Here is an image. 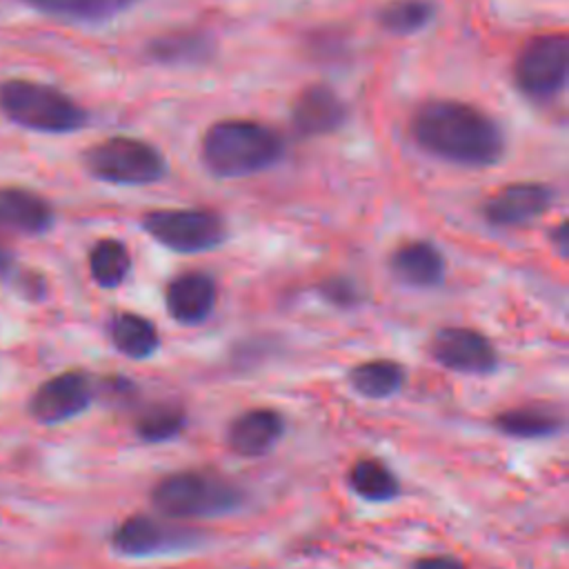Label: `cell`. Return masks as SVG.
<instances>
[{"mask_svg":"<svg viewBox=\"0 0 569 569\" xmlns=\"http://www.w3.org/2000/svg\"><path fill=\"white\" fill-rule=\"evenodd\" d=\"M569 44L565 33H542L531 38L513 67L518 89L531 100H551L567 84Z\"/></svg>","mask_w":569,"mask_h":569,"instance_id":"7","label":"cell"},{"mask_svg":"<svg viewBox=\"0 0 569 569\" xmlns=\"http://www.w3.org/2000/svg\"><path fill=\"white\" fill-rule=\"evenodd\" d=\"M242 500L240 487L209 471H176L151 489L153 507L169 520L224 516L236 511Z\"/></svg>","mask_w":569,"mask_h":569,"instance_id":"3","label":"cell"},{"mask_svg":"<svg viewBox=\"0 0 569 569\" xmlns=\"http://www.w3.org/2000/svg\"><path fill=\"white\" fill-rule=\"evenodd\" d=\"M93 382L84 371H62L44 380L29 400V413L42 425L67 422L89 409Z\"/></svg>","mask_w":569,"mask_h":569,"instance_id":"10","label":"cell"},{"mask_svg":"<svg viewBox=\"0 0 569 569\" xmlns=\"http://www.w3.org/2000/svg\"><path fill=\"white\" fill-rule=\"evenodd\" d=\"M216 302V280L204 271H184L176 276L164 289V307L169 316L184 327L204 322L213 313Z\"/></svg>","mask_w":569,"mask_h":569,"instance_id":"12","label":"cell"},{"mask_svg":"<svg viewBox=\"0 0 569 569\" xmlns=\"http://www.w3.org/2000/svg\"><path fill=\"white\" fill-rule=\"evenodd\" d=\"M0 224L20 233L38 236L51 229L53 209L36 191L22 187L0 189Z\"/></svg>","mask_w":569,"mask_h":569,"instance_id":"16","label":"cell"},{"mask_svg":"<svg viewBox=\"0 0 569 569\" xmlns=\"http://www.w3.org/2000/svg\"><path fill=\"white\" fill-rule=\"evenodd\" d=\"M0 109L16 124L40 133H71L84 127V109L56 87L33 80L0 84Z\"/></svg>","mask_w":569,"mask_h":569,"instance_id":"4","label":"cell"},{"mask_svg":"<svg viewBox=\"0 0 569 569\" xmlns=\"http://www.w3.org/2000/svg\"><path fill=\"white\" fill-rule=\"evenodd\" d=\"M567 224L565 222H560L558 224V229H556V242H558V247H560V253L565 256L567 253Z\"/></svg>","mask_w":569,"mask_h":569,"instance_id":"28","label":"cell"},{"mask_svg":"<svg viewBox=\"0 0 569 569\" xmlns=\"http://www.w3.org/2000/svg\"><path fill=\"white\" fill-rule=\"evenodd\" d=\"M87 171L102 182L120 187H144L160 182L167 173L164 156L149 142L113 136L84 151Z\"/></svg>","mask_w":569,"mask_h":569,"instance_id":"5","label":"cell"},{"mask_svg":"<svg viewBox=\"0 0 569 569\" xmlns=\"http://www.w3.org/2000/svg\"><path fill=\"white\" fill-rule=\"evenodd\" d=\"M9 269H11V256L0 244V273H9Z\"/></svg>","mask_w":569,"mask_h":569,"instance_id":"29","label":"cell"},{"mask_svg":"<svg viewBox=\"0 0 569 569\" xmlns=\"http://www.w3.org/2000/svg\"><path fill=\"white\" fill-rule=\"evenodd\" d=\"M202 162L218 178H242L273 167L284 153L282 136L256 120L213 122L202 138Z\"/></svg>","mask_w":569,"mask_h":569,"instance_id":"2","label":"cell"},{"mask_svg":"<svg viewBox=\"0 0 569 569\" xmlns=\"http://www.w3.org/2000/svg\"><path fill=\"white\" fill-rule=\"evenodd\" d=\"M347 120V107L340 96L322 84L307 87L291 104V122L302 136H327L338 131Z\"/></svg>","mask_w":569,"mask_h":569,"instance_id":"14","label":"cell"},{"mask_svg":"<svg viewBox=\"0 0 569 569\" xmlns=\"http://www.w3.org/2000/svg\"><path fill=\"white\" fill-rule=\"evenodd\" d=\"M131 271L129 249L116 238L98 240L89 251V273L102 289L120 287Z\"/></svg>","mask_w":569,"mask_h":569,"instance_id":"22","label":"cell"},{"mask_svg":"<svg viewBox=\"0 0 569 569\" xmlns=\"http://www.w3.org/2000/svg\"><path fill=\"white\" fill-rule=\"evenodd\" d=\"M407 371L400 362L389 358H376L358 362L349 369L347 380L351 389L369 400H385L396 396L405 385Z\"/></svg>","mask_w":569,"mask_h":569,"instance_id":"20","label":"cell"},{"mask_svg":"<svg viewBox=\"0 0 569 569\" xmlns=\"http://www.w3.org/2000/svg\"><path fill=\"white\" fill-rule=\"evenodd\" d=\"M318 289H320V296L336 307H353L358 302V289L349 278H342V276L329 278Z\"/></svg>","mask_w":569,"mask_h":569,"instance_id":"26","label":"cell"},{"mask_svg":"<svg viewBox=\"0 0 569 569\" xmlns=\"http://www.w3.org/2000/svg\"><path fill=\"white\" fill-rule=\"evenodd\" d=\"M413 569H467V567L453 556H427L416 560Z\"/></svg>","mask_w":569,"mask_h":569,"instance_id":"27","label":"cell"},{"mask_svg":"<svg viewBox=\"0 0 569 569\" xmlns=\"http://www.w3.org/2000/svg\"><path fill=\"white\" fill-rule=\"evenodd\" d=\"M553 204V189L542 182H513L482 204V218L493 227H522Z\"/></svg>","mask_w":569,"mask_h":569,"instance_id":"11","label":"cell"},{"mask_svg":"<svg viewBox=\"0 0 569 569\" xmlns=\"http://www.w3.org/2000/svg\"><path fill=\"white\" fill-rule=\"evenodd\" d=\"M198 542V533L167 520L136 513L124 518L111 533V547L124 558H158L180 553Z\"/></svg>","mask_w":569,"mask_h":569,"instance_id":"8","label":"cell"},{"mask_svg":"<svg viewBox=\"0 0 569 569\" xmlns=\"http://www.w3.org/2000/svg\"><path fill=\"white\" fill-rule=\"evenodd\" d=\"M187 425V413L180 405L160 402L144 409L136 420V436L144 442L173 440Z\"/></svg>","mask_w":569,"mask_h":569,"instance_id":"25","label":"cell"},{"mask_svg":"<svg viewBox=\"0 0 569 569\" xmlns=\"http://www.w3.org/2000/svg\"><path fill=\"white\" fill-rule=\"evenodd\" d=\"M413 140L431 156L460 167H493L505 156V133L482 109L460 100H429L411 118Z\"/></svg>","mask_w":569,"mask_h":569,"instance_id":"1","label":"cell"},{"mask_svg":"<svg viewBox=\"0 0 569 569\" xmlns=\"http://www.w3.org/2000/svg\"><path fill=\"white\" fill-rule=\"evenodd\" d=\"M24 2L49 16L98 22L127 11L138 0H24Z\"/></svg>","mask_w":569,"mask_h":569,"instance_id":"23","label":"cell"},{"mask_svg":"<svg viewBox=\"0 0 569 569\" xmlns=\"http://www.w3.org/2000/svg\"><path fill=\"white\" fill-rule=\"evenodd\" d=\"M142 229L178 253H202L227 240L224 220L209 209H156L142 218Z\"/></svg>","mask_w":569,"mask_h":569,"instance_id":"6","label":"cell"},{"mask_svg":"<svg viewBox=\"0 0 569 569\" xmlns=\"http://www.w3.org/2000/svg\"><path fill=\"white\" fill-rule=\"evenodd\" d=\"M391 273L407 287L431 289L445 280L447 260L442 251L429 240H409L400 244L389 258Z\"/></svg>","mask_w":569,"mask_h":569,"instance_id":"15","label":"cell"},{"mask_svg":"<svg viewBox=\"0 0 569 569\" xmlns=\"http://www.w3.org/2000/svg\"><path fill=\"white\" fill-rule=\"evenodd\" d=\"M493 427L509 438L540 440V438L558 436L565 422H562V416L547 405H525V407H511L496 413Z\"/></svg>","mask_w":569,"mask_h":569,"instance_id":"17","label":"cell"},{"mask_svg":"<svg viewBox=\"0 0 569 569\" xmlns=\"http://www.w3.org/2000/svg\"><path fill=\"white\" fill-rule=\"evenodd\" d=\"M284 436V418L269 407L247 409L227 427V445L242 458H258L269 453Z\"/></svg>","mask_w":569,"mask_h":569,"instance_id":"13","label":"cell"},{"mask_svg":"<svg viewBox=\"0 0 569 569\" xmlns=\"http://www.w3.org/2000/svg\"><path fill=\"white\" fill-rule=\"evenodd\" d=\"M436 16L431 0H389L378 11V22L385 31L396 36H409L422 31Z\"/></svg>","mask_w":569,"mask_h":569,"instance_id":"24","label":"cell"},{"mask_svg":"<svg viewBox=\"0 0 569 569\" xmlns=\"http://www.w3.org/2000/svg\"><path fill=\"white\" fill-rule=\"evenodd\" d=\"M349 489L365 502H389L400 493L398 476L378 458H360L349 467Z\"/></svg>","mask_w":569,"mask_h":569,"instance_id":"21","label":"cell"},{"mask_svg":"<svg viewBox=\"0 0 569 569\" xmlns=\"http://www.w3.org/2000/svg\"><path fill=\"white\" fill-rule=\"evenodd\" d=\"M109 338L113 347L131 360H147L160 349L156 325L133 311H120L111 318Z\"/></svg>","mask_w":569,"mask_h":569,"instance_id":"19","label":"cell"},{"mask_svg":"<svg viewBox=\"0 0 569 569\" xmlns=\"http://www.w3.org/2000/svg\"><path fill=\"white\" fill-rule=\"evenodd\" d=\"M147 56L167 67L202 64L213 56V42L200 31H173L153 38L147 47Z\"/></svg>","mask_w":569,"mask_h":569,"instance_id":"18","label":"cell"},{"mask_svg":"<svg viewBox=\"0 0 569 569\" xmlns=\"http://www.w3.org/2000/svg\"><path fill=\"white\" fill-rule=\"evenodd\" d=\"M431 358L456 373L487 376L498 369L493 342L471 327H442L429 342Z\"/></svg>","mask_w":569,"mask_h":569,"instance_id":"9","label":"cell"}]
</instances>
